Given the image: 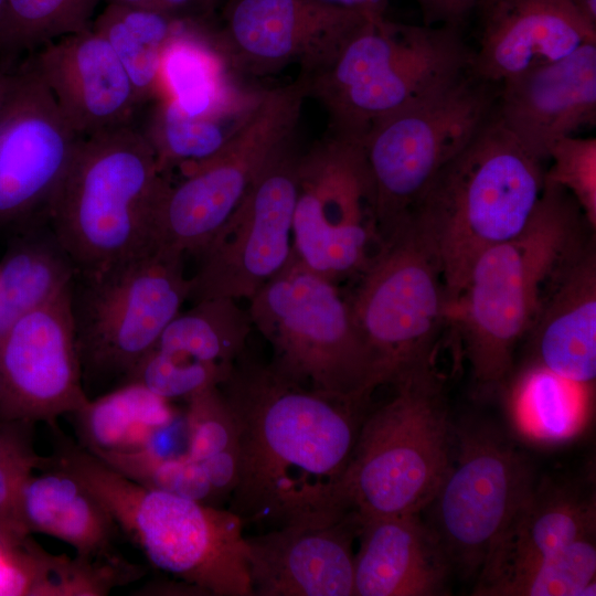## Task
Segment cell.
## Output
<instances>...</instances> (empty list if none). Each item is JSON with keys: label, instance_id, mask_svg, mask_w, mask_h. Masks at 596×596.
I'll use <instances>...</instances> for the list:
<instances>
[{"label": "cell", "instance_id": "cell-1", "mask_svg": "<svg viewBox=\"0 0 596 596\" xmlns=\"http://www.w3.org/2000/svg\"><path fill=\"white\" fill-rule=\"evenodd\" d=\"M219 387L237 437L228 509L244 524H323L352 512L342 480L368 405L323 395L245 351Z\"/></svg>", "mask_w": 596, "mask_h": 596}, {"label": "cell", "instance_id": "cell-2", "mask_svg": "<svg viewBox=\"0 0 596 596\" xmlns=\"http://www.w3.org/2000/svg\"><path fill=\"white\" fill-rule=\"evenodd\" d=\"M588 225L574 198L544 183L525 227L483 251L449 310L473 380L482 393L503 386L513 354L530 331L550 284L584 245Z\"/></svg>", "mask_w": 596, "mask_h": 596}, {"label": "cell", "instance_id": "cell-3", "mask_svg": "<svg viewBox=\"0 0 596 596\" xmlns=\"http://www.w3.org/2000/svg\"><path fill=\"white\" fill-rule=\"evenodd\" d=\"M55 434V465L76 476L158 570L202 595L253 596L244 522L230 509L138 485Z\"/></svg>", "mask_w": 596, "mask_h": 596}, {"label": "cell", "instance_id": "cell-4", "mask_svg": "<svg viewBox=\"0 0 596 596\" xmlns=\"http://www.w3.org/2000/svg\"><path fill=\"white\" fill-rule=\"evenodd\" d=\"M542 162L494 115L439 170L414 207L409 217L436 243L448 313L477 257L530 221L544 187Z\"/></svg>", "mask_w": 596, "mask_h": 596}, {"label": "cell", "instance_id": "cell-5", "mask_svg": "<svg viewBox=\"0 0 596 596\" xmlns=\"http://www.w3.org/2000/svg\"><path fill=\"white\" fill-rule=\"evenodd\" d=\"M169 181L136 124L79 139L49 213L78 274L153 246L156 213Z\"/></svg>", "mask_w": 596, "mask_h": 596}, {"label": "cell", "instance_id": "cell-6", "mask_svg": "<svg viewBox=\"0 0 596 596\" xmlns=\"http://www.w3.org/2000/svg\"><path fill=\"white\" fill-rule=\"evenodd\" d=\"M461 28L369 18L320 68L302 74L332 137L360 141L379 119L471 70Z\"/></svg>", "mask_w": 596, "mask_h": 596}, {"label": "cell", "instance_id": "cell-7", "mask_svg": "<svg viewBox=\"0 0 596 596\" xmlns=\"http://www.w3.org/2000/svg\"><path fill=\"white\" fill-rule=\"evenodd\" d=\"M393 386L394 396L368 412L342 480L360 520L421 513L453 460L455 429L435 369Z\"/></svg>", "mask_w": 596, "mask_h": 596}, {"label": "cell", "instance_id": "cell-8", "mask_svg": "<svg viewBox=\"0 0 596 596\" xmlns=\"http://www.w3.org/2000/svg\"><path fill=\"white\" fill-rule=\"evenodd\" d=\"M248 300L252 324L272 345L277 370L329 397L369 405L381 385L349 300L334 281L291 252Z\"/></svg>", "mask_w": 596, "mask_h": 596}, {"label": "cell", "instance_id": "cell-9", "mask_svg": "<svg viewBox=\"0 0 596 596\" xmlns=\"http://www.w3.org/2000/svg\"><path fill=\"white\" fill-rule=\"evenodd\" d=\"M184 256L152 246L100 270L76 275L72 313L82 380L93 387L124 384L188 301Z\"/></svg>", "mask_w": 596, "mask_h": 596}, {"label": "cell", "instance_id": "cell-10", "mask_svg": "<svg viewBox=\"0 0 596 596\" xmlns=\"http://www.w3.org/2000/svg\"><path fill=\"white\" fill-rule=\"evenodd\" d=\"M500 84L471 70L374 123L359 141L381 245L408 220L439 170L494 116Z\"/></svg>", "mask_w": 596, "mask_h": 596}, {"label": "cell", "instance_id": "cell-11", "mask_svg": "<svg viewBox=\"0 0 596 596\" xmlns=\"http://www.w3.org/2000/svg\"><path fill=\"white\" fill-rule=\"evenodd\" d=\"M348 300L380 385L434 369L448 301L436 243L417 219L381 245Z\"/></svg>", "mask_w": 596, "mask_h": 596}, {"label": "cell", "instance_id": "cell-12", "mask_svg": "<svg viewBox=\"0 0 596 596\" xmlns=\"http://www.w3.org/2000/svg\"><path fill=\"white\" fill-rule=\"evenodd\" d=\"M308 96L301 74L290 84L264 89L248 119L215 156L181 169L160 200L153 246L198 257L241 204L277 153L295 139Z\"/></svg>", "mask_w": 596, "mask_h": 596}, {"label": "cell", "instance_id": "cell-13", "mask_svg": "<svg viewBox=\"0 0 596 596\" xmlns=\"http://www.w3.org/2000/svg\"><path fill=\"white\" fill-rule=\"evenodd\" d=\"M455 438L458 451L427 507V523L454 574L476 581L536 477L530 459L492 426L465 425Z\"/></svg>", "mask_w": 596, "mask_h": 596}, {"label": "cell", "instance_id": "cell-14", "mask_svg": "<svg viewBox=\"0 0 596 596\" xmlns=\"http://www.w3.org/2000/svg\"><path fill=\"white\" fill-rule=\"evenodd\" d=\"M291 235L292 255L334 283L369 266L381 241L359 141L330 136L301 155Z\"/></svg>", "mask_w": 596, "mask_h": 596}, {"label": "cell", "instance_id": "cell-15", "mask_svg": "<svg viewBox=\"0 0 596 596\" xmlns=\"http://www.w3.org/2000/svg\"><path fill=\"white\" fill-rule=\"evenodd\" d=\"M301 155L291 140L198 256L188 300L249 299L289 260Z\"/></svg>", "mask_w": 596, "mask_h": 596}, {"label": "cell", "instance_id": "cell-16", "mask_svg": "<svg viewBox=\"0 0 596 596\" xmlns=\"http://www.w3.org/2000/svg\"><path fill=\"white\" fill-rule=\"evenodd\" d=\"M79 139L25 60L11 72L0 113V234L49 221Z\"/></svg>", "mask_w": 596, "mask_h": 596}, {"label": "cell", "instance_id": "cell-17", "mask_svg": "<svg viewBox=\"0 0 596 596\" xmlns=\"http://www.w3.org/2000/svg\"><path fill=\"white\" fill-rule=\"evenodd\" d=\"M71 295L72 286L18 319L0 338V419L56 427L60 417L88 402Z\"/></svg>", "mask_w": 596, "mask_h": 596}, {"label": "cell", "instance_id": "cell-18", "mask_svg": "<svg viewBox=\"0 0 596 596\" xmlns=\"http://www.w3.org/2000/svg\"><path fill=\"white\" fill-rule=\"evenodd\" d=\"M369 17L317 0H230L216 41L240 76H264L299 63H328Z\"/></svg>", "mask_w": 596, "mask_h": 596}, {"label": "cell", "instance_id": "cell-19", "mask_svg": "<svg viewBox=\"0 0 596 596\" xmlns=\"http://www.w3.org/2000/svg\"><path fill=\"white\" fill-rule=\"evenodd\" d=\"M496 116L534 157L596 123V42L500 83Z\"/></svg>", "mask_w": 596, "mask_h": 596}, {"label": "cell", "instance_id": "cell-20", "mask_svg": "<svg viewBox=\"0 0 596 596\" xmlns=\"http://www.w3.org/2000/svg\"><path fill=\"white\" fill-rule=\"evenodd\" d=\"M355 512L246 538L253 596H353Z\"/></svg>", "mask_w": 596, "mask_h": 596}, {"label": "cell", "instance_id": "cell-21", "mask_svg": "<svg viewBox=\"0 0 596 596\" xmlns=\"http://www.w3.org/2000/svg\"><path fill=\"white\" fill-rule=\"evenodd\" d=\"M81 138L136 123L131 82L109 43L92 26L57 39L29 58Z\"/></svg>", "mask_w": 596, "mask_h": 596}, {"label": "cell", "instance_id": "cell-22", "mask_svg": "<svg viewBox=\"0 0 596 596\" xmlns=\"http://www.w3.org/2000/svg\"><path fill=\"white\" fill-rule=\"evenodd\" d=\"M592 533H596V496L590 479H536L491 547L472 595L499 596L541 561Z\"/></svg>", "mask_w": 596, "mask_h": 596}, {"label": "cell", "instance_id": "cell-23", "mask_svg": "<svg viewBox=\"0 0 596 596\" xmlns=\"http://www.w3.org/2000/svg\"><path fill=\"white\" fill-rule=\"evenodd\" d=\"M475 11L480 34L471 72L491 83L500 84L596 42V26L567 0H480Z\"/></svg>", "mask_w": 596, "mask_h": 596}, {"label": "cell", "instance_id": "cell-24", "mask_svg": "<svg viewBox=\"0 0 596 596\" xmlns=\"http://www.w3.org/2000/svg\"><path fill=\"white\" fill-rule=\"evenodd\" d=\"M353 596H440L454 574L419 513L361 520Z\"/></svg>", "mask_w": 596, "mask_h": 596}, {"label": "cell", "instance_id": "cell-25", "mask_svg": "<svg viewBox=\"0 0 596 596\" xmlns=\"http://www.w3.org/2000/svg\"><path fill=\"white\" fill-rule=\"evenodd\" d=\"M532 331L533 363L581 389L596 377V252L588 240L552 279Z\"/></svg>", "mask_w": 596, "mask_h": 596}, {"label": "cell", "instance_id": "cell-26", "mask_svg": "<svg viewBox=\"0 0 596 596\" xmlns=\"http://www.w3.org/2000/svg\"><path fill=\"white\" fill-rule=\"evenodd\" d=\"M17 520L23 538L41 533L67 543L83 560L126 562L116 549L121 533L110 513L76 476L54 461L23 485Z\"/></svg>", "mask_w": 596, "mask_h": 596}, {"label": "cell", "instance_id": "cell-27", "mask_svg": "<svg viewBox=\"0 0 596 596\" xmlns=\"http://www.w3.org/2000/svg\"><path fill=\"white\" fill-rule=\"evenodd\" d=\"M240 78L207 22L187 21L163 51L160 95L190 116H235L251 111L264 91Z\"/></svg>", "mask_w": 596, "mask_h": 596}, {"label": "cell", "instance_id": "cell-28", "mask_svg": "<svg viewBox=\"0 0 596 596\" xmlns=\"http://www.w3.org/2000/svg\"><path fill=\"white\" fill-rule=\"evenodd\" d=\"M76 275L49 221L12 234L0 263V338L18 319L68 289Z\"/></svg>", "mask_w": 596, "mask_h": 596}, {"label": "cell", "instance_id": "cell-29", "mask_svg": "<svg viewBox=\"0 0 596 596\" xmlns=\"http://www.w3.org/2000/svg\"><path fill=\"white\" fill-rule=\"evenodd\" d=\"M87 451H132L148 446L157 432L172 425L177 414L169 401L137 382H127L70 414Z\"/></svg>", "mask_w": 596, "mask_h": 596}, {"label": "cell", "instance_id": "cell-30", "mask_svg": "<svg viewBox=\"0 0 596 596\" xmlns=\"http://www.w3.org/2000/svg\"><path fill=\"white\" fill-rule=\"evenodd\" d=\"M191 20L163 13L107 4L92 29L111 46L125 68L140 109L161 94L163 51L181 26Z\"/></svg>", "mask_w": 596, "mask_h": 596}, {"label": "cell", "instance_id": "cell-31", "mask_svg": "<svg viewBox=\"0 0 596 596\" xmlns=\"http://www.w3.org/2000/svg\"><path fill=\"white\" fill-rule=\"evenodd\" d=\"M142 108L148 113L136 126L155 151L160 171L168 177L174 168L181 170L215 156L254 110L227 117L190 116L164 95Z\"/></svg>", "mask_w": 596, "mask_h": 596}, {"label": "cell", "instance_id": "cell-32", "mask_svg": "<svg viewBox=\"0 0 596 596\" xmlns=\"http://www.w3.org/2000/svg\"><path fill=\"white\" fill-rule=\"evenodd\" d=\"M252 321L228 298L192 304L167 324L152 349L188 361L232 368L245 351Z\"/></svg>", "mask_w": 596, "mask_h": 596}, {"label": "cell", "instance_id": "cell-33", "mask_svg": "<svg viewBox=\"0 0 596 596\" xmlns=\"http://www.w3.org/2000/svg\"><path fill=\"white\" fill-rule=\"evenodd\" d=\"M100 0H4L0 68L13 71L46 44L88 30Z\"/></svg>", "mask_w": 596, "mask_h": 596}, {"label": "cell", "instance_id": "cell-34", "mask_svg": "<svg viewBox=\"0 0 596 596\" xmlns=\"http://www.w3.org/2000/svg\"><path fill=\"white\" fill-rule=\"evenodd\" d=\"M185 454L200 462L214 498L231 494L237 466L236 427L219 386L200 392L187 401Z\"/></svg>", "mask_w": 596, "mask_h": 596}, {"label": "cell", "instance_id": "cell-35", "mask_svg": "<svg viewBox=\"0 0 596 596\" xmlns=\"http://www.w3.org/2000/svg\"><path fill=\"white\" fill-rule=\"evenodd\" d=\"M573 385L532 365L520 379L513 401L514 419L528 436L543 441L572 437L583 424V400Z\"/></svg>", "mask_w": 596, "mask_h": 596}, {"label": "cell", "instance_id": "cell-36", "mask_svg": "<svg viewBox=\"0 0 596 596\" xmlns=\"http://www.w3.org/2000/svg\"><path fill=\"white\" fill-rule=\"evenodd\" d=\"M595 533L581 536L509 583L499 596L596 595Z\"/></svg>", "mask_w": 596, "mask_h": 596}, {"label": "cell", "instance_id": "cell-37", "mask_svg": "<svg viewBox=\"0 0 596 596\" xmlns=\"http://www.w3.org/2000/svg\"><path fill=\"white\" fill-rule=\"evenodd\" d=\"M93 455L138 485L213 504V490L203 467L185 453L164 456L139 449Z\"/></svg>", "mask_w": 596, "mask_h": 596}, {"label": "cell", "instance_id": "cell-38", "mask_svg": "<svg viewBox=\"0 0 596 596\" xmlns=\"http://www.w3.org/2000/svg\"><path fill=\"white\" fill-rule=\"evenodd\" d=\"M34 423L0 419V542L23 544L17 512L20 492L28 478L53 465L52 456L36 453Z\"/></svg>", "mask_w": 596, "mask_h": 596}, {"label": "cell", "instance_id": "cell-39", "mask_svg": "<svg viewBox=\"0 0 596 596\" xmlns=\"http://www.w3.org/2000/svg\"><path fill=\"white\" fill-rule=\"evenodd\" d=\"M232 368L188 361L151 349L136 365L127 382H137L156 395L185 402L195 394L219 386Z\"/></svg>", "mask_w": 596, "mask_h": 596}, {"label": "cell", "instance_id": "cell-40", "mask_svg": "<svg viewBox=\"0 0 596 596\" xmlns=\"http://www.w3.org/2000/svg\"><path fill=\"white\" fill-rule=\"evenodd\" d=\"M552 164L544 183L561 187L579 205L590 230L596 228V138L564 137L549 150Z\"/></svg>", "mask_w": 596, "mask_h": 596}, {"label": "cell", "instance_id": "cell-41", "mask_svg": "<svg viewBox=\"0 0 596 596\" xmlns=\"http://www.w3.org/2000/svg\"><path fill=\"white\" fill-rule=\"evenodd\" d=\"M116 4L163 13L173 18L207 22L219 0H104Z\"/></svg>", "mask_w": 596, "mask_h": 596}, {"label": "cell", "instance_id": "cell-42", "mask_svg": "<svg viewBox=\"0 0 596 596\" xmlns=\"http://www.w3.org/2000/svg\"><path fill=\"white\" fill-rule=\"evenodd\" d=\"M425 25L461 28L480 0H414Z\"/></svg>", "mask_w": 596, "mask_h": 596}, {"label": "cell", "instance_id": "cell-43", "mask_svg": "<svg viewBox=\"0 0 596 596\" xmlns=\"http://www.w3.org/2000/svg\"><path fill=\"white\" fill-rule=\"evenodd\" d=\"M324 4L362 13L369 18L385 17L390 0H317Z\"/></svg>", "mask_w": 596, "mask_h": 596}, {"label": "cell", "instance_id": "cell-44", "mask_svg": "<svg viewBox=\"0 0 596 596\" xmlns=\"http://www.w3.org/2000/svg\"><path fill=\"white\" fill-rule=\"evenodd\" d=\"M577 13L589 24L596 26V0H567Z\"/></svg>", "mask_w": 596, "mask_h": 596}, {"label": "cell", "instance_id": "cell-45", "mask_svg": "<svg viewBox=\"0 0 596 596\" xmlns=\"http://www.w3.org/2000/svg\"><path fill=\"white\" fill-rule=\"evenodd\" d=\"M11 72L12 71L6 72L0 68V113L8 91Z\"/></svg>", "mask_w": 596, "mask_h": 596}, {"label": "cell", "instance_id": "cell-46", "mask_svg": "<svg viewBox=\"0 0 596 596\" xmlns=\"http://www.w3.org/2000/svg\"><path fill=\"white\" fill-rule=\"evenodd\" d=\"M3 4H4V0H0V14H1V11H2Z\"/></svg>", "mask_w": 596, "mask_h": 596}]
</instances>
